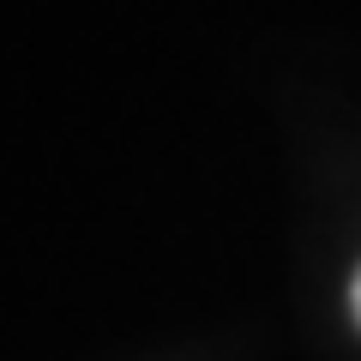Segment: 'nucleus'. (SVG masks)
<instances>
[{"instance_id":"nucleus-1","label":"nucleus","mask_w":361,"mask_h":361,"mask_svg":"<svg viewBox=\"0 0 361 361\" xmlns=\"http://www.w3.org/2000/svg\"><path fill=\"white\" fill-rule=\"evenodd\" d=\"M349 301H355V325H361V271H355V289H349Z\"/></svg>"}]
</instances>
